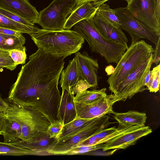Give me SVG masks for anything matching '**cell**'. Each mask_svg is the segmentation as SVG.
I'll return each mask as SVG.
<instances>
[{
    "instance_id": "obj_24",
    "label": "cell",
    "mask_w": 160,
    "mask_h": 160,
    "mask_svg": "<svg viewBox=\"0 0 160 160\" xmlns=\"http://www.w3.org/2000/svg\"><path fill=\"white\" fill-rule=\"evenodd\" d=\"M25 38L22 33L19 35H9L0 33V49L5 51L22 48L25 43Z\"/></svg>"
},
{
    "instance_id": "obj_36",
    "label": "cell",
    "mask_w": 160,
    "mask_h": 160,
    "mask_svg": "<svg viewBox=\"0 0 160 160\" xmlns=\"http://www.w3.org/2000/svg\"><path fill=\"white\" fill-rule=\"evenodd\" d=\"M153 63L157 66L159 63L160 59V36L158 37L153 53Z\"/></svg>"
},
{
    "instance_id": "obj_32",
    "label": "cell",
    "mask_w": 160,
    "mask_h": 160,
    "mask_svg": "<svg viewBox=\"0 0 160 160\" xmlns=\"http://www.w3.org/2000/svg\"><path fill=\"white\" fill-rule=\"evenodd\" d=\"M16 65L10 56L8 51L0 54V66L11 71L15 69Z\"/></svg>"
},
{
    "instance_id": "obj_30",
    "label": "cell",
    "mask_w": 160,
    "mask_h": 160,
    "mask_svg": "<svg viewBox=\"0 0 160 160\" xmlns=\"http://www.w3.org/2000/svg\"><path fill=\"white\" fill-rule=\"evenodd\" d=\"M26 51L25 46L22 48L14 49L8 51L12 58L17 65L25 63L27 58Z\"/></svg>"
},
{
    "instance_id": "obj_7",
    "label": "cell",
    "mask_w": 160,
    "mask_h": 160,
    "mask_svg": "<svg viewBox=\"0 0 160 160\" xmlns=\"http://www.w3.org/2000/svg\"><path fill=\"white\" fill-rule=\"evenodd\" d=\"M126 8L137 19L160 36V0H129Z\"/></svg>"
},
{
    "instance_id": "obj_44",
    "label": "cell",
    "mask_w": 160,
    "mask_h": 160,
    "mask_svg": "<svg viewBox=\"0 0 160 160\" xmlns=\"http://www.w3.org/2000/svg\"><path fill=\"white\" fill-rule=\"evenodd\" d=\"M1 135V131H0V136Z\"/></svg>"
},
{
    "instance_id": "obj_22",
    "label": "cell",
    "mask_w": 160,
    "mask_h": 160,
    "mask_svg": "<svg viewBox=\"0 0 160 160\" xmlns=\"http://www.w3.org/2000/svg\"><path fill=\"white\" fill-rule=\"evenodd\" d=\"M1 135L4 138V142L10 144L21 140L22 131L20 124L17 122L5 119L1 130Z\"/></svg>"
},
{
    "instance_id": "obj_3",
    "label": "cell",
    "mask_w": 160,
    "mask_h": 160,
    "mask_svg": "<svg viewBox=\"0 0 160 160\" xmlns=\"http://www.w3.org/2000/svg\"><path fill=\"white\" fill-rule=\"evenodd\" d=\"M73 27V30L87 41L91 51L104 57L108 64H117L128 48L127 43L112 41L105 38L95 26L93 17L83 19Z\"/></svg>"
},
{
    "instance_id": "obj_34",
    "label": "cell",
    "mask_w": 160,
    "mask_h": 160,
    "mask_svg": "<svg viewBox=\"0 0 160 160\" xmlns=\"http://www.w3.org/2000/svg\"><path fill=\"white\" fill-rule=\"evenodd\" d=\"M0 14L13 21L25 25L29 26H34V24H32L29 22L21 18L15 14L1 7H0Z\"/></svg>"
},
{
    "instance_id": "obj_45",
    "label": "cell",
    "mask_w": 160,
    "mask_h": 160,
    "mask_svg": "<svg viewBox=\"0 0 160 160\" xmlns=\"http://www.w3.org/2000/svg\"></svg>"
},
{
    "instance_id": "obj_31",
    "label": "cell",
    "mask_w": 160,
    "mask_h": 160,
    "mask_svg": "<svg viewBox=\"0 0 160 160\" xmlns=\"http://www.w3.org/2000/svg\"><path fill=\"white\" fill-rule=\"evenodd\" d=\"M105 146V143H104L89 146L73 147L66 153L65 155H75L86 153L99 149H102Z\"/></svg>"
},
{
    "instance_id": "obj_19",
    "label": "cell",
    "mask_w": 160,
    "mask_h": 160,
    "mask_svg": "<svg viewBox=\"0 0 160 160\" xmlns=\"http://www.w3.org/2000/svg\"><path fill=\"white\" fill-rule=\"evenodd\" d=\"M74 97V95L70 90L62 88L59 116L64 125L72 121L76 117Z\"/></svg>"
},
{
    "instance_id": "obj_43",
    "label": "cell",
    "mask_w": 160,
    "mask_h": 160,
    "mask_svg": "<svg viewBox=\"0 0 160 160\" xmlns=\"http://www.w3.org/2000/svg\"><path fill=\"white\" fill-rule=\"evenodd\" d=\"M125 0L126 1H127V2H128V1H129V0Z\"/></svg>"
},
{
    "instance_id": "obj_1",
    "label": "cell",
    "mask_w": 160,
    "mask_h": 160,
    "mask_svg": "<svg viewBox=\"0 0 160 160\" xmlns=\"http://www.w3.org/2000/svg\"><path fill=\"white\" fill-rule=\"evenodd\" d=\"M65 58L38 48L22 66L8 99L20 106L35 108L51 123L59 121L61 95L58 85Z\"/></svg>"
},
{
    "instance_id": "obj_26",
    "label": "cell",
    "mask_w": 160,
    "mask_h": 160,
    "mask_svg": "<svg viewBox=\"0 0 160 160\" xmlns=\"http://www.w3.org/2000/svg\"><path fill=\"white\" fill-rule=\"evenodd\" d=\"M106 88L92 90H86L74 97L75 102L89 104L96 102L107 95Z\"/></svg>"
},
{
    "instance_id": "obj_25",
    "label": "cell",
    "mask_w": 160,
    "mask_h": 160,
    "mask_svg": "<svg viewBox=\"0 0 160 160\" xmlns=\"http://www.w3.org/2000/svg\"><path fill=\"white\" fill-rule=\"evenodd\" d=\"M0 27L29 35L36 32L40 29V28L35 26H27L14 21L0 14Z\"/></svg>"
},
{
    "instance_id": "obj_18",
    "label": "cell",
    "mask_w": 160,
    "mask_h": 160,
    "mask_svg": "<svg viewBox=\"0 0 160 160\" xmlns=\"http://www.w3.org/2000/svg\"><path fill=\"white\" fill-rule=\"evenodd\" d=\"M132 127H115L102 130L88 138L81 141L75 147L89 146L101 143H104L112 138L126 132Z\"/></svg>"
},
{
    "instance_id": "obj_14",
    "label": "cell",
    "mask_w": 160,
    "mask_h": 160,
    "mask_svg": "<svg viewBox=\"0 0 160 160\" xmlns=\"http://www.w3.org/2000/svg\"><path fill=\"white\" fill-rule=\"evenodd\" d=\"M74 57L82 78L92 85V88H97L99 68L98 60L91 58L86 52H78L75 53Z\"/></svg>"
},
{
    "instance_id": "obj_20",
    "label": "cell",
    "mask_w": 160,
    "mask_h": 160,
    "mask_svg": "<svg viewBox=\"0 0 160 160\" xmlns=\"http://www.w3.org/2000/svg\"><path fill=\"white\" fill-rule=\"evenodd\" d=\"M113 117L119 123L120 127L135 126H144L147 117L145 113L130 110L126 112H112Z\"/></svg>"
},
{
    "instance_id": "obj_42",
    "label": "cell",
    "mask_w": 160,
    "mask_h": 160,
    "mask_svg": "<svg viewBox=\"0 0 160 160\" xmlns=\"http://www.w3.org/2000/svg\"><path fill=\"white\" fill-rule=\"evenodd\" d=\"M3 67L0 66V72H2L3 70Z\"/></svg>"
},
{
    "instance_id": "obj_13",
    "label": "cell",
    "mask_w": 160,
    "mask_h": 160,
    "mask_svg": "<svg viewBox=\"0 0 160 160\" xmlns=\"http://www.w3.org/2000/svg\"><path fill=\"white\" fill-rule=\"evenodd\" d=\"M58 140L56 138H50L46 133L27 140H19L10 144L28 150L29 155H51L49 151Z\"/></svg>"
},
{
    "instance_id": "obj_28",
    "label": "cell",
    "mask_w": 160,
    "mask_h": 160,
    "mask_svg": "<svg viewBox=\"0 0 160 160\" xmlns=\"http://www.w3.org/2000/svg\"><path fill=\"white\" fill-rule=\"evenodd\" d=\"M0 155L15 156L29 155L28 150L0 142Z\"/></svg>"
},
{
    "instance_id": "obj_38",
    "label": "cell",
    "mask_w": 160,
    "mask_h": 160,
    "mask_svg": "<svg viewBox=\"0 0 160 160\" xmlns=\"http://www.w3.org/2000/svg\"><path fill=\"white\" fill-rule=\"evenodd\" d=\"M150 69H148L144 79V84L145 86L148 87L149 84L150 78Z\"/></svg>"
},
{
    "instance_id": "obj_8",
    "label": "cell",
    "mask_w": 160,
    "mask_h": 160,
    "mask_svg": "<svg viewBox=\"0 0 160 160\" xmlns=\"http://www.w3.org/2000/svg\"><path fill=\"white\" fill-rule=\"evenodd\" d=\"M153 53L129 73L117 88L113 94L119 99V101L131 99L136 94L147 89L144 85V79L153 63Z\"/></svg>"
},
{
    "instance_id": "obj_23",
    "label": "cell",
    "mask_w": 160,
    "mask_h": 160,
    "mask_svg": "<svg viewBox=\"0 0 160 160\" xmlns=\"http://www.w3.org/2000/svg\"><path fill=\"white\" fill-rule=\"evenodd\" d=\"M100 117L88 119L76 117L73 121L63 126L58 140L72 135L82 128L97 121Z\"/></svg>"
},
{
    "instance_id": "obj_41",
    "label": "cell",
    "mask_w": 160,
    "mask_h": 160,
    "mask_svg": "<svg viewBox=\"0 0 160 160\" xmlns=\"http://www.w3.org/2000/svg\"><path fill=\"white\" fill-rule=\"evenodd\" d=\"M8 51H5L3 50L0 49V54L6 52Z\"/></svg>"
},
{
    "instance_id": "obj_9",
    "label": "cell",
    "mask_w": 160,
    "mask_h": 160,
    "mask_svg": "<svg viewBox=\"0 0 160 160\" xmlns=\"http://www.w3.org/2000/svg\"><path fill=\"white\" fill-rule=\"evenodd\" d=\"M109 117H101L97 121L82 128L72 135L58 140L53 145L49 152L51 155H65L72 148L81 141L97 132L107 128L112 123Z\"/></svg>"
},
{
    "instance_id": "obj_29",
    "label": "cell",
    "mask_w": 160,
    "mask_h": 160,
    "mask_svg": "<svg viewBox=\"0 0 160 160\" xmlns=\"http://www.w3.org/2000/svg\"><path fill=\"white\" fill-rule=\"evenodd\" d=\"M160 79V64L150 71V80L147 89L150 92H156L159 89Z\"/></svg>"
},
{
    "instance_id": "obj_21",
    "label": "cell",
    "mask_w": 160,
    "mask_h": 160,
    "mask_svg": "<svg viewBox=\"0 0 160 160\" xmlns=\"http://www.w3.org/2000/svg\"><path fill=\"white\" fill-rule=\"evenodd\" d=\"M60 84L62 88L69 90L82 78L78 68L75 58L69 61V64L61 73Z\"/></svg>"
},
{
    "instance_id": "obj_33",
    "label": "cell",
    "mask_w": 160,
    "mask_h": 160,
    "mask_svg": "<svg viewBox=\"0 0 160 160\" xmlns=\"http://www.w3.org/2000/svg\"><path fill=\"white\" fill-rule=\"evenodd\" d=\"M64 125L62 121L51 123L48 127L46 133L50 138H56L58 140L61 130Z\"/></svg>"
},
{
    "instance_id": "obj_12",
    "label": "cell",
    "mask_w": 160,
    "mask_h": 160,
    "mask_svg": "<svg viewBox=\"0 0 160 160\" xmlns=\"http://www.w3.org/2000/svg\"><path fill=\"white\" fill-rule=\"evenodd\" d=\"M152 132L148 126H135L125 132L112 138L106 142L103 151L112 149H125L135 144L140 138Z\"/></svg>"
},
{
    "instance_id": "obj_40",
    "label": "cell",
    "mask_w": 160,
    "mask_h": 160,
    "mask_svg": "<svg viewBox=\"0 0 160 160\" xmlns=\"http://www.w3.org/2000/svg\"><path fill=\"white\" fill-rule=\"evenodd\" d=\"M92 0H75L76 4L75 8L79 6L86 2Z\"/></svg>"
},
{
    "instance_id": "obj_27",
    "label": "cell",
    "mask_w": 160,
    "mask_h": 160,
    "mask_svg": "<svg viewBox=\"0 0 160 160\" xmlns=\"http://www.w3.org/2000/svg\"><path fill=\"white\" fill-rule=\"evenodd\" d=\"M96 13L113 25L120 27V20L115 13L114 9L111 8L106 3L102 4Z\"/></svg>"
},
{
    "instance_id": "obj_6",
    "label": "cell",
    "mask_w": 160,
    "mask_h": 160,
    "mask_svg": "<svg viewBox=\"0 0 160 160\" xmlns=\"http://www.w3.org/2000/svg\"><path fill=\"white\" fill-rule=\"evenodd\" d=\"M76 4L75 0H53L39 13L37 23L44 29H63L66 20Z\"/></svg>"
},
{
    "instance_id": "obj_11",
    "label": "cell",
    "mask_w": 160,
    "mask_h": 160,
    "mask_svg": "<svg viewBox=\"0 0 160 160\" xmlns=\"http://www.w3.org/2000/svg\"><path fill=\"white\" fill-rule=\"evenodd\" d=\"M118 101H119V99L111 94L107 95L99 100L89 104L75 102L76 117L89 119L111 114L113 111V104Z\"/></svg>"
},
{
    "instance_id": "obj_35",
    "label": "cell",
    "mask_w": 160,
    "mask_h": 160,
    "mask_svg": "<svg viewBox=\"0 0 160 160\" xmlns=\"http://www.w3.org/2000/svg\"><path fill=\"white\" fill-rule=\"evenodd\" d=\"M92 85L86 81L82 79L79 80L76 85L70 89L71 92L74 95L78 94L87 90L90 88H92Z\"/></svg>"
},
{
    "instance_id": "obj_5",
    "label": "cell",
    "mask_w": 160,
    "mask_h": 160,
    "mask_svg": "<svg viewBox=\"0 0 160 160\" xmlns=\"http://www.w3.org/2000/svg\"><path fill=\"white\" fill-rule=\"evenodd\" d=\"M154 50L152 45L143 40L131 44L107 80L109 90L113 93L120 83L153 53Z\"/></svg>"
},
{
    "instance_id": "obj_10",
    "label": "cell",
    "mask_w": 160,
    "mask_h": 160,
    "mask_svg": "<svg viewBox=\"0 0 160 160\" xmlns=\"http://www.w3.org/2000/svg\"><path fill=\"white\" fill-rule=\"evenodd\" d=\"M114 10L120 20V28L131 36V44L139 41L142 38L148 39L155 44L157 43L160 36L158 37L135 18L126 8H118Z\"/></svg>"
},
{
    "instance_id": "obj_39",
    "label": "cell",
    "mask_w": 160,
    "mask_h": 160,
    "mask_svg": "<svg viewBox=\"0 0 160 160\" xmlns=\"http://www.w3.org/2000/svg\"><path fill=\"white\" fill-rule=\"evenodd\" d=\"M6 118L4 112L0 109V131L2 129Z\"/></svg>"
},
{
    "instance_id": "obj_17",
    "label": "cell",
    "mask_w": 160,
    "mask_h": 160,
    "mask_svg": "<svg viewBox=\"0 0 160 160\" xmlns=\"http://www.w3.org/2000/svg\"><path fill=\"white\" fill-rule=\"evenodd\" d=\"M94 24L101 34L107 39L125 44L128 40L120 27L112 25L96 12L93 17Z\"/></svg>"
},
{
    "instance_id": "obj_4",
    "label": "cell",
    "mask_w": 160,
    "mask_h": 160,
    "mask_svg": "<svg viewBox=\"0 0 160 160\" xmlns=\"http://www.w3.org/2000/svg\"><path fill=\"white\" fill-rule=\"evenodd\" d=\"M6 118L18 123L22 131L21 140H26L45 133L51 124L41 112L30 106H20L8 99Z\"/></svg>"
},
{
    "instance_id": "obj_37",
    "label": "cell",
    "mask_w": 160,
    "mask_h": 160,
    "mask_svg": "<svg viewBox=\"0 0 160 160\" xmlns=\"http://www.w3.org/2000/svg\"><path fill=\"white\" fill-rule=\"evenodd\" d=\"M8 105L7 100L3 99L0 94V109L5 112L8 108Z\"/></svg>"
},
{
    "instance_id": "obj_16",
    "label": "cell",
    "mask_w": 160,
    "mask_h": 160,
    "mask_svg": "<svg viewBox=\"0 0 160 160\" xmlns=\"http://www.w3.org/2000/svg\"><path fill=\"white\" fill-rule=\"evenodd\" d=\"M109 0H92L75 8L67 19L63 29L70 30L79 21L93 17L100 6Z\"/></svg>"
},
{
    "instance_id": "obj_2",
    "label": "cell",
    "mask_w": 160,
    "mask_h": 160,
    "mask_svg": "<svg viewBox=\"0 0 160 160\" xmlns=\"http://www.w3.org/2000/svg\"><path fill=\"white\" fill-rule=\"evenodd\" d=\"M38 48L52 54L66 58L78 52L84 39L73 30H51L40 29L29 35Z\"/></svg>"
},
{
    "instance_id": "obj_15",
    "label": "cell",
    "mask_w": 160,
    "mask_h": 160,
    "mask_svg": "<svg viewBox=\"0 0 160 160\" xmlns=\"http://www.w3.org/2000/svg\"><path fill=\"white\" fill-rule=\"evenodd\" d=\"M0 7L34 24L39 12L28 0H0Z\"/></svg>"
}]
</instances>
